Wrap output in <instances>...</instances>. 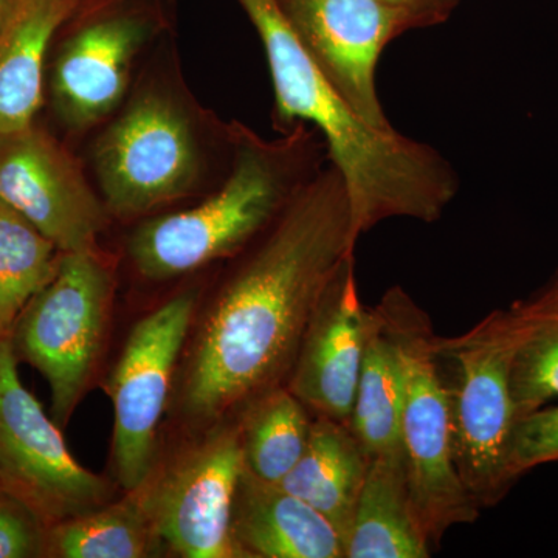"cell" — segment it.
<instances>
[{
	"label": "cell",
	"mask_w": 558,
	"mask_h": 558,
	"mask_svg": "<svg viewBox=\"0 0 558 558\" xmlns=\"http://www.w3.org/2000/svg\"><path fill=\"white\" fill-rule=\"evenodd\" d=\"M357 242L347 183L328 161L220 290L183 380L186 417L218 422L284 387L319 301Z\"/></svg>",
	"instance_id": "obj_1"
},
{
	"label": "cell",
	"mask_w": 558,
	"mask_h": 558,
	"mask_svg": "<svg viewBox=\"0 0 558 558\" xmlns=\"http://www.w3.org/2000/svg\"><path fill=\"white\" fill-rule=\"evenodd\" d=\"M304 128L299 124L278 143L242 132L229 175L211 197L148 220L132 234L130 255L138 274L165 281L252 244L329 160L319 132Z\"/></svg>",
	"instance_id": "obj_2"
},
{
	"label": "cell",
	"mask_w": 558,
	"mask_h": 558,
	"mask_svg": "<svg viewBox=\"0 0 558 558\" xmlns=\"http://www.w3.org/2000/svg\"><path fill=\"white\" fill-rule=\"evenodd\" d=\"M379 303L395 330L405 373L400 440L411 501L433 545L449 529L473 523L481 508L454 464L449 381L432 319L399 286L387 290Z\"/></svg>",
	"instance_id": "obj_3"
},
{
	"label": "cell",
	"mask_w": 558,
	"mask_h": 558,
	"mask_svg": "<svg viewBox=\"0 0 558 558\" xmlns=\"http://www.w3.org/2000/svg\"><path fill=\"white\" fill-rule=\"evenodd\" d=\"M526 326L517 304L497 311L458 337H439L440 360L453 371L450 381L454 464L481 509L495 505L510 483L508 451L517 422L512 365Z\"/></svg>",
	"instance_id": "obj_4"
},
{
	"label": "cell",
	"mask_w": 558,
	"mask_h": 558,
	"mask_svg": "<svg viewBox=\"0 0 558 558\" xmlns=\"http://www.w3.org/2000/svg\"><path fill=\"white\" fill-rule=\"evenodd\" d=\"M113 275L97 250L62 253L60 269L27 304L10 333L17 362L46 379L51 417L64 428L100 357Z\"/></svg>",
	"instance_id": "obj_5"
},
{
	"label": "cell",
	"mask_w": 558,
	"mask_h": 558,
	"mask_svg": "<svg viewBox=\"0 0 558 558\" xmlns=\"http://www.w3.org/2000/svg\"><path fill=\"white\" fill-rule=\"evenodd\" d=\"M10 339H0V487L49 527L108 505V481L83 468L61 427L24 387Z\"/></svg>",
	"instance_id": "obj_6"
},
{
	"label": "cell",
	"mask_w": 558,
	"mask_h": 558,
	"mask_svg": "<svg viewBox=\"0 0 558 558\" xmlns=\"http://www.w3.org/2000/svg\"><path fill=\"white\" fill-rule=\"evenodd\" d=\"M189 117L171 98L145 94L124 110L95 148L106 207L120 218L143 215L185 196L199 174Z\"/></svg>",
	"instance_id": "obj_7"
},
{
	"label": "cell",
	"mask_w": 558,
	"mask_h": 558,
	"mask_svg": "<svg viewBox=\"0 0 558 558\" xmlns=\"http://www.w3.org/2000/svg\"><path fill=\"white\" fill-rule=\"evenodd\" d=\"M196 299L182 293L132 328L110 377L113 402V462L121 487H145L156 468L159 432L175 363L193 323Z\"/></svg>",
	"instance_id": "obj_8"
},
{
	"label": "cell",
	"mask_w": 558,
	"mask_h": 558,
	"mask_svg": "<svg viewBox=\"0 0 558 558\" xmlns=\"http://www.w3.org/2000/svg\"><path fill=\"white\" fill-rule=\"evenodd\" d=\"M245 469L240 424L215 429L150 490L140 488L157 542L185 558H244L233 508Z\"/></svg>",
	"instance_id": "obj_9"
},
{
	"label": "cell",
	"mask_w": 558,
	"mask_h": 558,
	"mask_svg": "<svg viewBox=\"0 0 558 558\" xmlns=\"http://www.w3.org/2000/svg\"><path fill=\"white\" fill-rule=\"evenodd\" d=\"M301 46L369 126L395 130L377 95L381 51L414 31L398 10L379 0H277Z\"/></svg>",
	"instance_id": "obj_10"
},
{
	"label": "cell",
	"mask_w": 558,
	"mask_h": 558,
	"mask_svg": "<svg viewBox=\"0 0 558 558\" xmlns=\"http://www.w3.org/2000/svg\"><path fill=\"white\" fill-rule=\"evenodd\" d=\"M0 201L61 253L97 250L108 207L57 140L35 126L0 135Z\"/></svg>",
	"instance_id": "obj_11"
},
{
	"label": "cell",
	"mask_w": 558,
	"mask_h": 558,
	"mask_svg": "<svg viewBox=\"0 0 558 558\" xmlns=\"http://www.w3.org/2000/svg\"><path fill=\"white\" fill-rule=\"evenodd\" d=\"M368 311L360 299L354 256H349L319 301L286 381V388L315 416L349 425Z\"/></svg>",
	"instance_id": "obj_12"
},
{
	"label": "cell",
	"mask_w": 558,
	"mask_h": 558,
	"mask_svg": "<svg viewBox=\"0 0 558 558\" xmlns=\"http://www.w3.org/2000/svg\"><path fill=\"white\" fill-rule=\"evenodd\" d=\"M150 32L153 24L143 14L105 9L65 40L54 64L51 92L54 108L72 130L98 123L120 105L132 62Z\"/></svg>",
	"instance_id": "obj_13"
},
{
	"label": "cell",
	"mask_w": 558,
	"mask_h": 558,
	"mask_svg": "<svg viewBox=\"0 0 558 558\" xmlns=\"http://www.w3.org/2000/svg\"><path fill=\"white\" fill-rule=\"evenodd\" d=\"M231 529L244 558H344L343 538L322 513L247 468L238 484Z\"/></svg>",
	"instance_id": "obj_14"
},
{
	"label": "cell",
	"mask_w": 558,
	"mask_h": 558,
	"mask_svg": "<svg viewBox=\"0 0 558 558\" xmlns=\"http://www.w3.org/2000/svg\"><path fill=\"white\" fill-rule=\"evenodd\" d=\"M83 0H11L0 22V135L32 126L43 102L46 54Z\"/></svg>",
	"instance_id": "obj_15"
},
{
	"label": "cell",
	"mask_w": 558,
	"mask_h": 558,
	"mask_svg": "<svg viewBox=\"0 0 558 558\" xmlns=\"http://www.w3.org/2000/svg\"><path fill=\"white\" fill-rule=\"evenodd\" d=\"M429 556L432 542L414 512L402 447L374 454L355 506L344 558Z\"/></svg>",
	"instance_id": "obj_16"
},
{
	"label": "cell",
	"mask_w": 558,
	"mask_h": 558,
	"mask_svg": "<svg viewBox=\"0 0 558 558\" xmlns=\"http://www.w3.org/2000/svg\"><path fill=\"white\" fill-rule=\"evenodd\" d=\"M368 462L348 424L315 416L306 449L279 486L322 513L347 546Z\"/></svg>",
	"instance_id": "obj_17"
},
{
	"label": "cell",
	"mask_w": 558,
	"mask_h": 558,
	"mask_svg": "<svg viewBox=\"0 0 558 558\" xmlns=\"http://www.w3.org/2000/svg\"><path fill=\"white\" fill-rule=\"evenodd\" d=\"M405 373L387 312L368 311L365 351L349 427L368 457L400 449Z\"/></svg>",
	"instance_id": "obj_18"
},
{
	"label": "cell",
	"mask_w": 558,
	"mask_h": 558,
	"mask_svg": "<svg viewBox=\"0 0 558 558\" xmlns=\"http://www.w3.org/2000/svg\"><path fill=\"white\" fill-rule=\"evenodd\" d=\"M157 542L140 492L47 527L46 557L140 558Z\"/></svg>",
	"instance_id": "obj_19"
},
{
	"label": "cell",
	"mask_w": 558,
	"mask_h": 558,
	"mask_svg": "<svg viewBox=\"0 0 558 558\" xmlns=\"http://www.w3.org/2000/svg\"><path fill=\"white\" fill-rule=\"evenodd\" d=\"M310 413L286 385L248 403L240 422L245 468L267 483H281L306 449Z\"/></svg>",
	"instance_id": "obj_20"
},
{
	"label": "cell",
	"mask_w": 558,
	"mask_h": 558,
	"mask_svg": "<svg viewBox=\"0 0 558 558\" xmlns=\"http://www.w3.org/2000/svg\"><path fill=\"white\" fill-rule=\"evenodd\" d=\"M62 253L20 213L0 201V339L60 269Z\"/></svg>",
	"instance_id": "obj_21"
},
{
	"label": "cell",
	"mask_w": 558,
	"mask_h": 558,
	"mask_svg": "<svg viewBox=\"0 0 558 558\" xmlns=\"http://www.w3.org/2000/svg\"><path fill=\"white\" fill-rule=\"evenodd\" d=\"M526 326L512 365L517 417L558 400V304H523Z\"/></svg>",
	"instance_id": "obj_22"
},
{
	"label": "cell",
	"mask_w": 558,
	"mask_h": 558,
	"mask_svg": "<svg viewBox=\"0 0 558 558\" xmlns=\"http://www.w3.org/2000/svg\"><path fill=\"white\" fill-rule=\"evenodd\" d=\"M558 461V405H546L517 418L510 436L508 475L519 478L527 470Z\"/></svg>",
	"instance_id": "obj_23"
},
{
	"label": "cell",
	"mask_w": 558,
	"mask_h": 558,
	"mask_svg": "<svg viewBox=\"0 0 558 558\" xmlns=\"http://www.w3.org/2000/svg\"><path fill=\"white\" fill-rule=\"evenodd\" d=\"M47 526L24 502L0 494V558L46 557Z\"/></svg>",
	"instance_id": "obj_24"
},
{
	"label": "cell",
	"mask_w": 558,
	"mask_h": 558,
	"mask_svg": "<svg viewBox=\"0 0 558 558\" xmlns=\"http://www.w3.org/2000/svg\"><path fill=\"white\" fill-rule=\"evenodd\" d=\"M389 9L398 10L416 28H428L449 20L459 0H379Z\"/></svg>",
	"instance_id": "obj_25"
},
{
	"label": "cell",
	"mask_w": 558,
	"mask_h": 558,
	"mask_svg": "<svg viewBox=\"0 0 558 558\" xmlns=\"http://www.w3.org/2000/svg\"><path fill=\"white\" fill-rule=\"evenodd\" d=\"M11 5V0H0V22L5 17L7 11H9Z\"/></svg>",
	"instance_id": "obj_26"
},
{
	"label": "cell",
	"mask_w": 558,
	"mask_h": 558,
	"mask_svg": "<svg viewBox=\"0 0 558 558\" xmlns=\"http://www.w3.org/2000/svg\"><path fill=\"white\" fill-rule=\"evenodd\" d=\"M2 492H3V490H2V487H0V494H2Z\"/></svg>",
	"instance_id": "obj_27"
}]
</instances>
